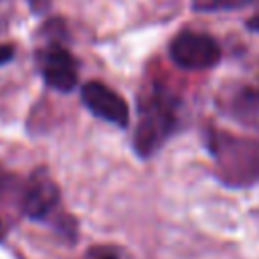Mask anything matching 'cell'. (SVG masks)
Wrapping results in <instances>:
<instances>
[{"mask_svg": "<svg viewBox=\"0 0 259 259\" xmlns=\"http://www.w3.org/2000/svg\"><path fill=\"white\" fill-rule=\"evenodd\" d=\"M176 130L174 101L162 93H150L140 99V115L134 132V150L142 158H150Z\"/></svg>", "mask_w": 259, "mask_h": 259, "instance_id": "1", "label": "cell"}, {"mask_svg": "<svg viewBox=\"0 0 259 259\" xmlns=\"http://www.w3.org/2000/svg\"><path fill=\"white\" fill-rule=\"evenodd\" d=\"M170 61L186 71L210 69L221 61V45L204 32L182 30L168 45Z\"/></svg>", "mask_w": 259, "mask_h": 259, "instance_id": "2", "label": "cell"}, {"mask_svg": "<svg viewBox=\"0 0 259 259\" xmlns=\"http://www.w3.org/2000/svg\"><path fill=\"white\" fill-rule=\"evenodd\" d=\"M36 67L51 89L67 93L77 87L79 81L77 59L61 42L49 40L47 45H42L36 51Z\"/></svg>", "mask_w": 259, "mask_h": 259, "instance_id": "3", "label": "cell"}, {"mask_svg": "<svg viewBox=\"0 0 259 259\" xmlns=\"http://www.w3.org/2000/svg\"><path fill=\"white\" fill-rule=\"evenodd\" d=\"M83 105L99 119L125 127L130 123V107L125 99L101 81H87L81 87Z\"/></svg>", "mask_w": 259, "mask_h": 259, "instance_id": "4", "label": "cell"}, {"mask_svg": "<svg viewBox=\"0 0 259 259\" xmlns=\"http://www.w3.org/2000/svg\"><path fill=\"white\" fill-rule=\"evenodd\" d=\"M59 202V186L55 184V180L45 172H36L30 178V184L24 192L22 198V210L30 217V219H45Z\"/></svg>", "mask_w": 259, "mask_h": 259, "instance_id": "5", "label": "cell"}, {"mask_svg": "<svg viewBox=\"0 0 259 259\" xmlns=\"http://www.w3.org/2000/svg\"><path fill=\"white\" fill-rule=\"evenodd\" d=\"M257 0H192V8L198 12H227L255 4Z\"/></svg>", "mask_w": 259, "mask_h": 259, "instance_id": "6", "label": "cell"}, {"mask_svg": "<svg viewBox=\"0 0 259 259\" xmlns=\"http://www.w3.org/2000/svg\"><path fill=\"white\" fill-rule=\"evenodd\" d=\"M14 14V2L12 0H0V32L8 30Z\"/></svg>", "mask_w": 259, "mask_h": 259, "instance_id": "7", "label": "cell"}, {"mask_svg": "<svg viewBox=\"0 0 259 259\" xmlns=\"http://www.w3.org/2000/svg\"><path fill=\"white\" fill-rule=\"evenodd\" d=\"M51 2H53V0H26L30 12L36 14V16H42V14L51 8Z\"/></svg>", "mask_w": 259, "mask_h": 259, "instance_id": "8", "label": "cell"}, {"mask_svg": "<svg viewBox=\"0 0 259 259\" xmlns=\"http://www.w3.org/2000/svg\"><path fill=\"white\" fill-rule=\"evenodd\" d=\"M14 59V47L12 45H2L0 42V67L6 65L8 61Z\"/></svg>", "mask_w": 259, "mask_h": 259, "instance_id": "9", "label": "cell"}, {"mask_svg": "<svg viewBox=\"0 0 259 259\" xmlns=\"http://www.w3.org/2000/svg\"><path fill=\"white\" fill-rule=\"evenodd\" d=\"M247 26H249V30H253V32H259V14H257V16H253V18L247 22Z\"/></svg>", "mask_w": 259, "mask_h": 259, "instance_id": "10", "label": "cell"}, {"mask_svg": "<svg viewBox=\"0 0 259 259\" xmlns=\"http://www.w3.org/2000/svg\"><path fill=\"white\" fill-rule=\"evenodd\" d=\"M101 259H117L115 255H105V257H101Z\"/></svg>", "mask_w": 259, "mask_h": 259, "instance_id": "11", "label": "cell"}]
</instances>
